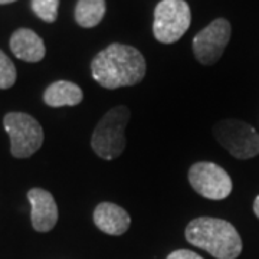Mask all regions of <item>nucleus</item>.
Listing matches in <instances>:
<instances>
[{"label": "nucleus", "instance_id": "20e7f679", "mask_svg": "<svg viewBox=\"0 0 259 259\" xmlns=\"http://www.w3.org/2000/svg\"><path fill=\"white\" fill-rule=\"evenodd\" d=\"M3 125L10 137V153L16 158L33 156L44 144L42 125L25 112H9L3 118Z\"/></svg>", "mask_w": 259, "mask_h": 259}, {"label": "nucleus", "instance_id": "a211bd4d", "mask_svg": "<svg viewBox=\"0 0 259 259\" xmlns=\"http://www.w3.org/2000/svg\"><path fill=\"white\" fill-rule=\"evenodd\" d=\"M16 0H0V5H9V3H13Z\"/></svg>", "mask_w": 259, "mask_h": 259}, {"label": "nucleus", "instance_id": "f8f14e48", "mask_svg": "<svg viewBox=\"0 0 259 259\" xmlns=\"http://www.w3.org/2000/svg\"><path fill=\"white\" fill-rule=\"evenodd\" d=\"M83 100L82 90L79 85L71 81H56L45 90L44 101L49 107H75Z\"/></svg>", "mask_w": 259, "mask_h": 259}, {"label": "nucleus", "instance_id": "f03ea898", "mask_svg": "<svg viewBox=\"0 0 259 259\" xmlns=\"http://www.w3.org/2000/svg\"><path fill=\"white\" fill-rule=\"evenodd\" d=\"M185 235L189 243L216 259H236L243 249L239 232L223 219L207 216L193 219L186 226Z\"/></svg>", "mask_w": 259, "mask_h": 259}, {"label": "nucleus", "instance_id": "7ed1b4c3", "mask_svg": "<svg viewBox=\"0 0 259 259\" xmlns=\"http://www.w3.org/2000/svg\"><path fill=\"white\" fill-rule=\"evenodd\" d=\"M130 110L125 105H117L98 121L91 137L94 153L102 160H115L125 150V128L128 124Z\"/></svg>", "mask_w": 259, "mask_h": 259}, {"label": "nucleus", "instance_id": "6e6552de", "mask_svg": "<svg viewBox=\"0 0 259 259\" xmlns=\"http://www.w3.org/2000/svg\"><path fill=\"white\" fill-rule=\"evenodd\" d=\"M231 23L226 19H214L193 39V54L203 65L216 64L231 40Z\"/></svg>", "mask_w": 259, "mask_h": 259}, {"label": "nucleus", "instance_id": "1a4fd4ad", "mask_svg": "<svg viewBox=\"0 0 259 259\" xmlns=\"http://www.w3.org/2000/svg\"><path fill=\"white\" fill-rule=\"evenodd\" d=\"M32 213V226L37 232H49L58 222V206L54 196L44 189H30L28 192Z\"/></svg>", "mask_w": 259, "mask_h": 259}, {"label": "nucleus", "instance_id": "dca6fc26", "mask_svg": "<svg viewBox=\"0 0 259 259\" xmlns=\"http://www.w3.org/2000/svg\"><path fill=\"white\" fill-rule=\"evenodd\" d=\"M167 259H203L200 255H197V253H194L193 250H189V249H179L175 250V252H171Z\"/></svg>", "mask_w": 259, "mask_h": 259}, {"label": "nucleus", "instance_id": "423d86ee", "mask_svg": "<svg viewBox=\"0 0 259 259\" xmlns=\"http://www.w3.org/2000/svg\"><path fill=\"white\" fill-rule=\"evenodd\" d=\"M192 12L185 0H161L154 9L153 33L161 44H175L187 32Z\"/></svg>", "mask_w": 259, "mask_h": 259}, {"label": "nucleus", "instance_id": "0eeeda50", "mask_svg": "<svg viewBox=\"0 0 259 259\" xmlns=\"http://www.w3.org/2000/svg\"><path fill=\"white\" fill-rule=\"evenodd\" d=\"M189 183L194 192L210 200L226 199L233 187L228 171L210 161L194 163L189 170Z\"/></svg>", "mask_w": 259, "mask_h": 259}, {"label": "nucleus", "instance_id": "f257e3e1", "mask_svg": "<svg viewBox=\"0 0 259 259\" xmlns=\"http://www.w3.org/2000/svg\"><path fill=\"white\" fill-rule=\"evenodd\" d=\"M146 59L139 49L122 44H112L91 62V74L95 82L107 90L133 87L146 75Z\"/></svg>", "mask_w": 259, "mask_h": 259}, {"label": "nucleus", "instance_id": "9b49d317", "mask_svg": "<svg viewBox=\"0 0 259 259\" xmlns=\"http://www.w3.org/2000/svg\"><path fill=\"white\" fill-rule=\"evenodd\" d=\"M10 49L16 58L26 62H39L45 58L47 54V48L42 37L33 30L26 28L18 29L12 35Z\"/></svg>", "mask_w": 259, "mask_h": 259}, {"label": "nucleus", "instance_id": "39448f33", "mask_svg": "<svg viewBox=\"0 0 259 259\" xmlns=\"http://www.w3.org/2000/svg\"><path fill=\"white\" fill-rule=\"evenodd\" d=\"M218 143L238 160H248L259 154V134L250 124L241 120H222L213 127Z\"/></svg>", "mask_w": 259, "mask_h": 259}, {"label": "nucleus", "instance_id": "9d476101", "mask_svg": "<svg viewBox=\"0 0 259 259\" xmlns=\"http://www.w3.org/2000/svg\"><path fill=\"white\" fill-rule=\"evenodd\" d=\"M95 226L107 235L120 236L128 231L131 218L125 209L110 202H102L94 210Z\"/></svg>", "mask_w": 259, "mask_h": 259}, {"label": "nucleus", "instance_id": "2eb2a0df", "mask_svg": "<svg viewBox=\"0 0 259 259\" xmlns=\"http://www.w3.org/2000/svg\"><path fill=\"white\" fill-rule=\"evenodd\" d=\"M16 82V68L8 55L0 51V90H9Z\"/></svg>", "mask_w": 259, "mask_h": 259}, {"label": "nucleus", "instance_id": "ddd939ff", "mask_svg": "<svg viewBox=\"0 0 259 259\" xmlns=\"http://www.w3.org/2000/svg\"><path fill=\"white\" fill-rule=\"evenodd\" d=\"M105 15V0H78L75 20L82 28H95Z\"/></svg>", "mask_w": 259, "mask_h": 259}, {"label": "nucleus", "instance_id": "4468645a", "mask_svg": "<svg viewBox=\"0 0 259 259\" xmlns=\"http://www.w3.org/2000/svg\"><path fill=\"white\" fill-rule=\"evenodd\" d=\"M59 0H32V9L37 18L47 23H54L58 18Z\"/></svg>", "mask_w": 259, "mask_h": 259}, {"label": "nucleus", "instance_id": "f3484780", "mask_svg": "<svg viewBox=\"0 0 259 259\" xmlns=\"http://www.w3.org/2000/svg\"><path fill=\"white\" fill-rule=\"evenodd\" d=\"M253 212H255V214L258 216L259 219V196L255 199V202H253Z\"/></svg>", "mask_w": 259, "mask_h": 259}]
</instances>
